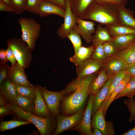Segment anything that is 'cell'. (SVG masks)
Returning a JSON list of instances; mask_svg holds the SVG:
<instances>
[{
  "instance_id": "obj_1",
  "label": "cell",
  "mask_w": 135,
  "mask_h": 135,
  "mask_svg": "<svg viewBox=\"0 0 135 135\" xmlns=\"http://www.w3.org/2000/svg\"><path fill=\"white\" fill-rule=\"evenodd\" d=\"M96 74L87 76L79 80L75 79L72 81L74 92L64 101V108L66 113L71 114L78 112L84 106L90 94L89 86Z\"/></svg>"
},
{
  "instance_id": "obj_2",
  "label": "cell",
  "mask_w": 135,
  "mask_h": 135,
  "mask_svg": "<svg viewBox=\"0 0 135 135\" xmlns=\"http://www.w3.org/2000/svg\"><path fill=\"white\" fill-rule=\"evenodd\" d=\"M81 18L88 19L108 26L123 25L120 17L118 7H109L95 4L90 6Z\"/></svg>"
},
{
  "instance_id": "obj_3",
  "label": "cell",
  "mask_w": 135,
  "mask_h": 135,
  "mask_svg": "<svg viewBox=\"0 0 135 135\" xmlns=\"http://www.w3.org/2000/svg\"><path fill=\"white\" fill-rule=\"evenodd\" d=\"M8 106L19 117L32 124L36 127L41 135L50 134L53 126V120L50 116L42 117L22 110L15 103L6 102Z\"/></svg>"
},
{
  "instance_id": "obj_4",
  "label": "cell",
  "mask_w": 135,
  "mask_h": 135,
  "mask_svg": "<svg viewBox=\"0 0 135 135\" xmlns=\"http://www.w3.org/2000/svg\"><path fill=\"white\" fill-rule=\"evenodd\" d=\"M18 22L21 27L22 38L33 50L40 36L41 25L33 18L25 17L20 18Z\"/></svg>"
},
{
  "instance_id": "obj_5",
  "label": "cell",
  "mask_w": 135,
  "mask_h": 135,
  "mask_svg": "<svg viewBox=\"0 0 135 135\" xmlns=\"http://www.w3.org/2000/svg\"><path fill=\"white\" fill-rule=\"evenodd\" d=\"M12 49L18 62L24 68L30 66L32 59L31 51L28 44L22 38H12L7 42Z\"/></svg>"
},
{
  "instance_id": "obj_6",
  "label": "cell",
  "mask_w": 135,
  "mask_h": 135,
  "mask_svg": "<svg viewBox=\"0 0 135 135\" xmlns=\"http://www.w3.org/2000/svg\"><path fill=\"white\" fill-rule=\"evenodd\" d=\"M40 86L42 97L48 110L54 115L57 116L59 113L60 102L64 95L62 90L52 92L44 87Z\"/></svg>"
},
{
  "instance_id": "obj_7",
  "label": "cell",
  "mask_w": 135,
  "mask_h": 135,
  "mask_svg": "<svg viewBox=\"0 0 135 135\" xmlns=\"http://www.w3.org/2000/svg\"><path fill=\"white\" fill-rule=\"evenodd\" d=\"M66 8L64 22L57 30L58 36L62 39L67 38L69 32L77 24L76 16L72 12L70 0H66Z\"/></svg>"
},
{
  "instance_id": "obj_8",
  "label": "cell",
  "mask_w": 135,
  "mask_h": 135,
  "mask_svg": "<svg viewBox=\"0 0 135 135\" xmlns=\"http://www.w3.org/2000/svg\"><path fill=\"white\" fill-rule=\"evenodd\" d=\"M83 112L81 110L71 116L64 117L58 115L56 118L57 126L54 134H59L77 125L81 120Z\"/></svg>"
},
{
  "instance_id": "obj_9",
  "label": "cell",
  "mask_w": 135,
  "mask_h": 135,
  "mask_svg": "<svg viewBox=\"0 0 135 135\" xmlns=\"http://www.w3.org/2000/svg\"><path fill=\"white\" fill-rule=\"evenodd\" d=\"M77 77L79 80L89 75L96 73L103 68L102 62L90 58L76 66Z\"/></svg>"
},
{
  "instance_id": "obj_10",
  "label": "cell",
  "mask_w": 135,
  "mask_h": 135,
  "mask_svg": "<svg viewBox=\"0 0 135 135\" xmlns=\"http://www.w3.org/2000/svg\"><path fill=\"white\" fill-rule=\"evenodd\" d=\"M93 116L91 126L93 128L99 129L103 135L114 134L115 132L112 122L106 121L105 120L103 107L100 108Z\"/></svg>"
},
{
  "instance_id": "obj_11",
  "label": "cell",
  "mask_w": 135,
  "mask_h": 135,
  "mask_svg": "<svg viewBox=\"0 0 135 135\" xmlns=\"http://www.w3.org/2000/svg\"><path fill=\"white\" fill-rule=\"evenodd\" d=\"M90 95L88 104L83 116L75 127L76 130L86 135H92V133L91 118L94 96L92 94Z\"/></svg>"
},
{
  "instance_id": "obj_12",
  "label": "cell",
  "mask_w": 135,
  "mask_h": 135,
  "mask_svg": "<svg viewBox=\"0 0 135 135\" xmlns=\"http://www.w3.org/2000/svg\"><path fill=\"white\" fill-rule=\"evenodd\" d=\"M77 24L72 30L80 35L88 44L92 42V35L95 33L96 29L93 21L84 20L76 16Z\"/></svg>"
},
{
  "instance_id": "obj_13",
  "label": "cell",
  "mask_w": 135,
  "mask_h": 135,
  "mask_svg": "<svg viewBox=\"0 0 135 135\" xmlns=\"http://www.w3.org/2000/svg\"><path fill=\"white\" fill-rule=\"evenodd\" d=\"M102 63L103 68L109 77L126 70L128 66L122 58L116 55L106 58Z\"/></svg>"
},
{
  "instance_id": "obj_14",
  "label": "cell",
  "mask_w": 135,
  "mask_h": 135,
  "mask_svg": "<svg viewBox=\"0 0 135 135\" xmlns=\"http://www.w3.org/2000/svg\"><path fill=\"white\" fill-rule=\"evenodd\" d=\"M24 69L18 62L11 65L10 68L8 78L14 84L34 86L28 80Z\"/></svg>"
},
{
  "instance_id": "obj_15",
  "label": "cell",
  "mask_w": 135,
  "mask_h": 135,
  "mask_svg": "<svg viewBox=\"0 0 135 135\" xmlns=\"http://www.w3.org/2000/svg\"><path fill=\"white\" fill-rule=\"evenodd\" d=\"M115 74L110 76L103 86L94 96L93 103L92 114L93 116L102 106L108 93L111 83Z\"/></svg>"
},
{
  "instance_id": "obj_16",
  "label": "cell",
  "mask_w": 135,
  "mask_h": 135,
  "mask_svg": "<svg viewBox=\"0 0 135 135\" xmlns=\"http://www.w3.org/2000/svg\"><path fill=\"white\" fill-rule=\"evenodd\" d=\"M66 10L50 2L42 0L37 10V14L41 17L50 14L58 15L64 18Z\"/></svg>"
},
{
  "instance_id": "obj_17",
  "label": "cell",
  "mask_w": 135,
  "mask_h": 135,
  "mask_svg": "<svg viewBox=\"0 0 135 135\" xmlns=\"http://www.w3.org/2000/svg\"><path fill=\"white\" fill-rule=\"evenodd\" d=\"M36 98L34 100L35 108L32 113L34 114L42 117L50 116L51 113L48 110L43 98L41 92L40 86H36Z\"/></svg>"
},
{
  "instance_id": "obj_18",
  "label": "cell",
  "mask_w": 135,
  "mask_h": 135,
  "mask_svg": "<svg viewBox=\"0 0 135 135\" xmlns=\"http://www.w3.org/2000/svg\"><path fill=\"white\" fill-rule=\"evenodd\" d=\"M0 92L7 102L15 103L17 94L14 84L8 77L0 84Z\"/></svg>"
},
{
  "instance_id": "obj_19",
  "label": "cell",
  "mask_w": 135,
  "mask_h": 135,
  "mask_svg": "<svg viewBox=\"0 0 135 135\" xmlns=\"http://www.w3.org/2000/svg\"><path fill=\"white\" fill-rule=\"evenodd\" d=\"M95 47L92 45L86 47L82 46L77 52L70 58V61L76 66L84 61L91 57Z\"/></svg>"
},
{
  "instance_id": "obj_20",
  "label": "cell",
  "mask_w": 135,
  "mask_h": 135,
  "mask_svg": "<svg viewBox=\"0 0 135 135\" xmlns=\"http://www.w3.org/2000/svg\"><path fill=\"white\" fill-rule=\"evenodd\" d=\"M112 40L113 38L107 28L98 25L97 26L95 34L93 36L92 45L95 47L100 44L112 41Z\"/></svg>"
},
{
  "instance_id": "obj_21",
  "label": "cell",
  "mask_w": 135,
  "mask_h": 135,
  "mask_svg": "<svg viewBox=\"0 0 135 135\" xmlns=\"http://www.w3.org/2000/svg\"><path fill=\"white\" fill-rule=\"evenodd\" d=\"M108 78L103 68L91 81L89 88V94H92L95 96L106 82Z\"/></svg>"
},
{
  "instance_id": "obj_22",
  "label": "cell",
  "mask_w": 135,
  "mask_h": 135,
  "mask_svg": "<svg viewBox=\"0 0 135 135\" xmlns=\"http://www.w3.org/2000/svg\"><path fill=\"white\" fill-rule=\"evenodd\" d=\"M131 75L127 73L121 82L114 89L110 96L103 104V112L105 117L108 109L117 94L124 89Z\"/></svg>"
},
{
  "instance_id": "obj_23",
  "label": "cell",
  "mask_w": 135,
  "mask_h": 135,
  "mask_svg": "<svg viewBox=\"0 0 135 135\" xmlns=\"http://www.w3.org/2000/svg\"><path fill=\"white\" fill-rule=\"evenodd\" d=\"M93 0H73L70 2V7L72 13L80 18L90 6Z\"/></svg>"
},
{
  "instance_id": "obj_24",
  "label": "cell",
  "mask_w": 135,
  "mask_h": 135,
  "mask_svg": "<svg viewBox=\"0 0 135 135\" xmlns=\"http://www.w3.org/2000/svg\"><path fill=\"white\" fill-rule=\"evenodd\" d=\"M112 40L118 51L135 45V34L119 36L113 38Z\"/></svg>"
},
{
  "instance_id": "obj_25",
  "label": "cell",
  "mask_w": 135,
  "mask_h": 135,
  "mask_svg": "<svg viewBox=\"0 0 135 135\" xmlns=\"http://www.w3.org/2000/svg\"><path fill=\"white\" fill-rule=\"evenodd\" d=\"M15 103L20 108L32 113L35 108L34 100L27 96L17 94Z\"/></svg>"
},
{
  "instance_id": "obj_26",
  "label": "cell",
  "mask_w": 135,
  "mask_h": 135,
  "mask_svg": "<svg viewBox=\"0 0 135 135\" xmlns=\"http://www.w3.org/2000/svg\"><path fill=\"white\" fill-rule=\"evenodd\" d=\"M112 38L129 34H135V28L125 25H106Z\"/></svg>"
},
{
  "instance_id": "obj_27",
  "label": "cell",
  "mask_w": 135,
  "mask_h": 135,
  "mask_svg": "<svg viewBox=\"0 0 135 135\" xmlns=\"http://www.w3.org/2000/svg\"><path fill=\"white\" fill-rule=\"evenodd\" d=\"M117 7L123 24L135 28V18L132 12L122 6H119Z\"/></svg>"
},
{
  "instance_id": "obj_28",
  "label": "cell",
  "mask_w": 135,
  "mask_h": 135,
  "mask_svg": "<svg viewBox=\"0 0 135 135\" xmlns=\"http://www.w3.org/2000/svg\"><path fill=\"white\" fill-rule=\"evenodd\" d=\"M115 55L122 58L127 64L135 62V45L118 51Z\"/></svg>"
},
{
  "instance_id": "obj_29",
  "label": "cell",
  "mask_w": 135,
  "mask_h": 135,
  "mask_svg": "<svg viewBox=\"0 0 135 135\" xmlns=\"http://www.w3.org/2000/svg\"><path fill=\"white\" fill-rule=\"evenodd\" d=\"M135 95V76H131L124 89L117 94L114 100L122 97L130 98L133 97Z\"/></svg>"
},
{
  "instance_id": "obj_30",
  "label": "cell",
  "mask_w": 135,
  "mask_h": 135,
  "mask_svg": "<svg viewBox=\"0 0 135 135\" xmlns=\"http://www.w3.org/2000/svg\"><path fill=\"white\" fill-rule=\"evenodd\" d=\"M17 94L30 98L35 100L36 86H30L14 84Z\"/></svg>"
},
{
  "instance_id": "obj_31",
  "label": "cell",
  "mask_w": 135,
  "mask_h": 135,
  "mask_svg": "<svg viewBox=\"0 0 135 135\" xmlns=\"http://www.w3.org/2000/svg\"><path fill=\"white\" fill-rule=\"evenodd\" d=\"M31 124L28 121H20L11 120L8 121L2 122L0 125V130L1 132L12 129L24 125Z\"/></svg>"
},
{
  "instance_id": "obj_32",
  "label": "cell",
  "mask_w": 135,
  "mask_h": 135,
  "mask_svg": "<svg viewBox=\"0 0 135 135\" xmlns=\"http://www.w3.org/2000/svg\"><path fill=\"white\" fill-rule=\"evenodd\" d=\"M127 74V73L126 70H124L120 72L115 74L114 78L111 83L108 95L102 106L110 96L115 88L121 82Z\"/></svg>"
},
{
  "instance_id": "obj_33",
  "label": "cell",
  "mask_w": 135,
  "mask_h": 135,
  "mask_svg": "<svg viewBox=\"0 0 135 135\" xmlns=\"http://www.w3.org/2000/svg\"><path fill=\"white\" fill-rule=\"evenodd\" d=\"M67 38L72 43L74 53H76L82 46V41L80 34L75 30H72L67 35Z\"/></svg>"
},
{
  "instance_id": "obj_34",
  "label": "cell",
  "mask_w": 135,
  "mask_h": 135,
  "mask_svg": "<svg viewBox=\"0 0 135 135\" xmlns=\"http://www.w3.org/2000/svg\"><path fill=\"white\" fill-rule=\"evenodd\" d=\"M27 0H10L14 12L18 14L24 13L26 10Z\"/></svg>"
},
{
  "instance_id": "obj_35",
  "label": "cell",
  "mask_w": 135,
  "mask_h": 135,
  "mask_svg": "<svg viewBox=\"0 0 135 135\" xmlns=\"http://www.w3.org/2000/svg\"><path fill=\"white\" fill-rule=\"evenodd\" d=\"M91 58L97 61L103 62L106 59L103 44H100L95 48Z\"/></svg>"
},
{
  "instance_id": "obj_36",
  "label": "cell",
  "mask_w": 135,
  "mask_h": 135,
  "mask_svg": "<svg viewBox=\"0 0 135 135\" xmlns=\"http://www.w3.org/2000/svg\"><path fill=\"white\" fill-rule=\"evenodd\" d=\"M124 103L126 106L130 115L128 119L130 123L135 120V99L134 97L124 99Z\"/></svg>"
},
{
  "instance_id": "obj_37",
  "label": "cell",
  "mask_w": 135,
  "mask_h": 135,
  "mask_svg": "<svg viewBox=\"0 0 135 135\" xmlns=\"http://www.w3.org/2000/svg\"><path fill=\"white\" fill-rule=\"evenodd\" d=\"M103 46L106 58L115 55L118 51L112 40L104 43Z\"/></svg>"
},
{
  "instance_id": "obj_38",
  "label": "cell",
  "mask_w": 135,
  "mask_h": 135,
  "mask_svg": "<svg viewBox=\"0 0 135 135\" xmlns=\"http://www.w3.org/2000/svg\"><path fill=\"white\" fill-rule=\"evenodd\" d=\"M42 0H27L26 10L31 13L37 14V10Z\"/></svg>"
},
{
  "instance_id": "obj_39",
  "label": "cell",
  "mask_w": 135,
  "mask_h": 135,
  "mask_svg": "<svg viewBox=\"0 0 135 135\" xmlns=\"http://www.w3.org/2000/svg\"><path fill=\"white\" fill-rule=\"evenodd\" d=\"M0 84L8 77L10 67L5 64H0Z\"/></svg>"
},
{
  "instance_id": "obj_40",
  "label": "cell",
  "mask_w": 135,
  "mask_h": 135,
  "mask_svg": "<svg viewBox=\"0 0 135 135\" xmlns=\"http://www.w3.org/2000/svg\"><path fill=\"white\" fill-rule=\"evenodd\" d=\"M6 52V56L11 63V65H14L18 62L10 48L8 46Z\"/></svg>"
},
{
  "instance_id": "obj_41",
  "label": "cell",
  "mask_w": 135,
  "mask_h": 135,
  "mask_svg": "<svg viewBox=\"0 0 135 135\" xmlns=\"http://www.w3.org/2000/svg\"><path fill=\"white\" fill-rule=\"evenodd\" d=\"M54 4L61 8L66 10V0H42Z\"/></svg>"
},
{
  "instance_id": "obj_42",
  "label": "cell",
  "mask_w": 135,
  "mask_h": 135,
  "mask_svg": "<svg viewBox=\"0 0 135 135\" xmlns=\"http://www.w3.org/2000/svg\"><path fill=\"white\" fill-rule=\"evenodd\" d=\"M0 12H14L12 8L1 0H0Z\"/></svg>"
},
{
  "instance_id": "obj_43",
  "label": "cell",
  "mask_w": 135,
  "mask_h": 135,
  "mask_svg": "<svg viewBox=\"0 0 135 135\" xmlns=\"http://www.w3.org/2000/svg\"><path fill=\"white\" fill-rule=\"evenodd\" d=\"M0 64H5L9 60L6 55V50L1 49L0 50Z\"/></svg>"
},
{
  "instance_id": "obj_44",
  "label": "cell",
  "mask_w": 135,
  "mask_h": 135,
  "mask_svg": "<svg viewBox=\"0 0 135 135\" xmlns=\"http://www.w3.org/2000/svg\"><path fill=\"white\" fill-rule=\"evenodd\" d=\"M13 112L12 110L7 105L0 107V116H3L10 113Z\"/></svg>"
},
{
  "instance_id": "obj_45",
  "label": "cell",
  "mask_w": 135,
  "mask_h": 135,
  "mask_svg": "<svg viewBox=\"0 0 135 135\" xmlns=\"http://www.w3.org/2000/svg\"><path fill=\"white\" fill-rule=\"evenodd\" d=\"M126 70L127 73L135 76V62L128 64Z\"/></svg>"
},
{
  "instance_id": "obj_46",
  "label": "cell",
  "mask_w": 135,
  "mask_h": 135,
  "mask_svg": "<svg viewBox=\"0 0 135 135\" xmlns=\"http://www.w3.org/2000/svg\"><path fill=\"white\" fill-rule=\"evenodd\" d=\"M96 2L98 3L104 2L115 5L120 4L117 0H96Z\"/></svg>"
},
{
  "instance_id": "obj_47",
  "label": "cell",
  "mask_w": 135,
  "mask_h": 135,
  "mask_svg": "<svg viewBox=\"0 0 135 135\" xmlns=\"http://www.w3.org/2000/svg\"><path fill=\"white\" fill-rule=\"evenodd\" d=\"M6 101L3 95L0 94V106H6Z\"/></svg>"
},
{
  "instance_id": "obj_48",
  "label": "cell",
  "mask_w": 135,
  "mask_h": 135,
  "mask_svg": "<svg viewBox=\"0 0 135 135\" xmlns=\"http://www.w3.org/2000/svg\"><path fill=\"white\" fill-rule=\"evenodd\" d=\"M122 135H135V126L129 131L122 134Z\"/></svg>"
},
{
  "instance_id": "obj_49",
  "label": "cell",
  "mask_w": 135,
  "mask_h": 135,
  "mask_svg": "<svg viewBox=\"0 0 135 135\" xmlns=\"http://www.w3.org/2000/svg\"><path fill=\"white\" fill-rule=\"evenodd\" d=\"M93 131L92 132V135H102V134L101 130L97 128H94Z\"/></svg>"
},
{
  "instance_id": "obj_50",
  "label": "cell",
  "mask_w": 135,
  "mask_h": 135,
  "mask_svg": "<svg viewBox=\"0 0 135 135\" xmlns=\"http://www.w3.org/2000/svg\"><path fill=\"white\" fill-rule=\"evenodd\" d=\"M9 6L11 7V6L10 1V0H1ZM12 8V7H11Z\"/></svg>"
},
{
  "instance_id": "obj_51",
  "label": "cell",
  "mask_w": 135,
  "mask_h": 135,
  "mask_svg": "<svg viewBox=\"0 0 135 135\" xmlns=\"http://www.w3.org/2000/svg\"><path fill=\"white\" fill-rule=\"evenodd\" d=\"M117 0L120 4L121 2V0Z\"/></svg>"
}]
</instances>
